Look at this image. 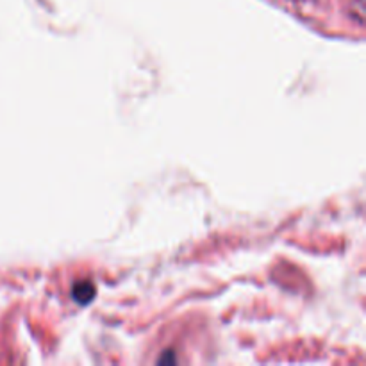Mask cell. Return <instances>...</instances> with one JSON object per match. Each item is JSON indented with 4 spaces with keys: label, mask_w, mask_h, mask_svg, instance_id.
<instances>
[{
    "label": "cell",
    "mask_w": 366,
    "mask_h": 366,
    "mask_svg": "<svg viewBox=\"0 0 366 366\" xmlns=\"http://www.w3.org/2000/svg\"><path fill=\"white\" fill-rule=\"evenodd\" d=\"M93 295L95 290L90 282H81V284H77L75 288H73V298H75L77 302L88 304L91 298H93Z\"/></svg>",
    "instance_id": "1"
}]
</instances>
